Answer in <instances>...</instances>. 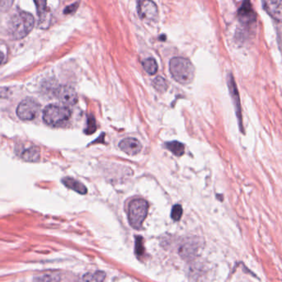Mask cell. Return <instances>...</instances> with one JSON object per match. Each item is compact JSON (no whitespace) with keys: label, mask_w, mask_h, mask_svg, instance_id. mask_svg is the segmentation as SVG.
Listing matches in <instances>:
<instances>
[{"label":"cell","mask_w":282,"mask_h":282,"mask_svg":"<svg viewBox=\"0 0 282 282\" xmlns=\"http://www.w3.org/2000/svg\"><path fill=\"white\" fill-rule=\"evenodd\" d=\"M35 24L33 16L27 12H18L8 22V33L13 40H21L30 33Z\"/></svg>","instance_id":"6da1fadb"},{"label":"cell","mask_w":282,"mask_h":282,"mask_svg":"<svg viewBox=\"0 0 282 282\" xmlns=\"http://www.w3.org/2000/svg\"><path fill=\"white\" fill-rule=\"evenodd\" d=\"M169 70L173 79L179 84H191L195 76V69L191 61L183 57H175L170 61Z\"/></svg>","instance_id":"7a4b0ae2"},{"label":"cell","mask_w":282,"mask_h":282,"mask_svg":"<svg viewBox=\"0 0 282 282\" xmlns=\"http://www.w3.org/2000/svg\"><path fill=\"white\" fill-rule=\"evenodd\" d=\"M70 117H71V112L65 106L51 104L44 109V122L54 127L61 126L65 124Z\"/></svg>","instance_id":"3957f363"},{"label":"cell","mask_w":282,"mask_h":282,"mask_svg":"<svg viewBox=\"0 0 282 282\" xmlns=\"http://www.w3.org/2000/svg\"><path fill=\"white\" fill-rule=\"evenodd\" d=\"M147 201L142 199H135L130 201L128 207V219L132 228L140 229L147 216Z\"/></svg>","instance_id":"277c9868"},{"label":"cell","mask_w":282,"mask_h":282,"mask_svg":"<svg viewBox=\"0 0 282 282\" xmlns=\"http://www.w3.org/2000/svg\"><path fill=\"white\" fill-rule=\"evenodd\" d=\"M16 112L22 121H31L37 117L40 112V105L36 100L26 98L19 103Z\"/></svg>","instance_id":"5b68a950"},{"label":"cell","mask_w":282,"mask_h":282,"mask_svg":"<svg viewBox=\"0 0 282 282\" xmlns=\"http://www.w3.org/2000/svg\"><path fill=\"white\" fill-rule=\"evenodd\" d=\"M227 84L229 87V94L231 96L233 103H234L235 112H236L237 118L239 121V129L242 132L244 133V124H243V115H242L241 103H240V97H239V90L237 87L236 83L234 80L233 74H229L227 78Z\"/></svg>","instance_id":"8992f818"},{"label":"cell","mask_w":282,"mask_h":282,"mask_svg":"<svg viewBox=\"0 0 282 282\" xmlns=\"http://www.w3.org/2000/svg\"><path fill=\"white\" fill-rule=\"evenodd\" d=\"M138 13L144 20L156 21L158 19V10L152 0H138Z\"/></svg>","instance_id":"52a82bcc"},{"label":"cell","mask_w":282,"mask_h":282,"mask_svg":"<svg viewBox=\"0 0 282 282\" xmlns=\"http://www.w3.org/2000/svg\"><path fill=\"white\" fill-rule=\"evenodd\" d=\"M238 18L244 26H251L257 21V15L250 0H245L238 11Z\"/></svg>","instance_id":"ba28073f"},{"label":"cell","mask_w":282,"mask_h":282,"mask_svg":"<svg viewBox=\"0 0 282 282\" xmlns=\"http://www.w3.org/2000/svg\"><path fill=\"white\" fill-rule=\"evenodd\" d=\"M56 97L61 101L62 103L67 106H73L76 104L78 102V95L75 90L72 87L60 86L56 90Z\"/></svg>","instance_id":"9c48e42d"},{"label":"cell","mask_w":282,"mask_h":282,"mask_svg":"<svg viewBox=\"0 0 282 282\" xmlns=\"http://www.w3.org/2000/svg\"><path fill=\"white\" fill-rule=\"evenodd\" d=\"M264 10L274 20L282 23V0H262Z\"/></svg>","instance_id":"30bf717a"},{"label":"cell","mask_w":282,"mask_h":282,"mask_svg":"<svg viewBox=\"0 0 282 282\" xmlns=\"http://www.w3.org/2000/svg\"><path fill=\"white\" fill-rule=\"evenodd\" d=\"M119 147L123 152L127 155H138L141 151L142 145L140 141L135 138H126L121 141Z\"/></svg>","instance_id":"8fae6325"},{"label":"cell","mask_w":282,"mask_h":282,"mask_svg":"<svg viewBox=\"0 0 282 282\" xmlns=\"http://www.w3.org/2000/svg\"><path fill=\"white\" fill-rule=\"evenodd\" d=\"M36 4V11L40 18L39 26L41 28H46L49 25L48 9H47V2L46 0H34Z\"/></svg>","instance_id":"7c38bea8"},{"label":"cell","mask_w":282,"mask_h":282,"mask_svg":"<svg viewBox=\"0 0 282 282\" xmlns=\"http://www.w3.org/2000/svg\"><path fill=\"white\" fill-rule=\"evenodd\" d=\"M62 183L65 187L71 189L73 191H76L81 195H85L88 192L86 187L80 183L79 181L75 180L72 178H64L62 179Z\"/></svg>","instance_id":"4fadbf2b"},{"label":"cell","mask_w":282,"mask_h":282,"mask_svg":"<svg viewBox=\"0 0 282 282\" xmlns=\"http://www.w3.org/2000/svg\"><path fill=\"white\" fill-rule=\"evenodd\" d=\"M198 249V244L195 242H188L179 249V254L183 257L190 258L193 257Z\"/></svg>","instance_id":"5bb4252c"},{"label":"cell","mask_w":282,"mask_h":282,"mask_svg":"<svg viewBox=\"0 0 282 282\" xmlns=\"http://www.w3.org/2000/svg\"><path fill=\"white\" fill-rule=\"evenodd\" d=\"M23 160L27 162H37L40 158V150L37 147H31L22 155Z\"/></svg>","instance_id":"9a60e30c"},{"label":"cell","mask_w":282,"mask_h":282,"mask_svg":"<svg viewBox=\"0 0 282 282\" xmlns=\"http://www.w3.org/2000/svg\"><path fill=\"white\" fill-rule=\"evenodd\" d=\"M106 278V273L97 271L94 273H86L83 276L82 282H103Z\"/></svg>","instance_id":"2e32d148"},{"label":"cell","mask_w":282,"mask_h":282,"mask_svg":"<svg viewBox=\"0 0 282 282\" xmlns=\"http://www.w3.org/2000/svg\"><path fill=\"white\" fill-rule=\"evenodd\" d=\"M61 277L56 273H44L34 277L33 282H60Z\"/></svg>","instance_id":"e0dca14e"},{"label":"cell","mask_w":282,"mask_h":282,"mask_svg":"<svg viewBox=\"0 0 282 282\" xmlns=\"http://www.w3.org/2000/svg\"><path fill=\"white\" fill-rule=\"evenodd\" d=\"M143 68L150 75H154L158 71V64L155 59H146L143 61Z\"/></svg>","instance_id":"ac0fdd59"},{"label":"cell","mask_w":282,"mask_h":282,"mask_svg":"<svg viewBox=\"0 0 282 282\" xmlns=\"http://www.w3.org/2000/svg\"><path fill=\"white\" fill-rule=\"evenodd\" d=\"M165 146L168 150H170L171 152L173 153V155H177V156H182L184 154V150H185L184 145L178 141H171V142L167 143Z\"/></svg>","instance_id":"d6986e66"},{"label":"cell","mask_w":282,"mask_h":282,"mask_svg":"<svg viewBox=\"0 0 282 282\" xmlns=\"http://www.w3.org/2000/svg\"><path fill=\"white\" fill-rule=\"evenodd\" d=\"M153 85L157 91L160 92V93H164V92L167 91L168 87V82L166 81V79H163L162 77H157L153 81Z\"/></svg>","instance_id":"ffe728a7"},{"label":"cell","mask_w":282,"mask_h":282,"mask_svg":"<svg viewBox=\"0 0 282 282\" xmlns=\"http://www.w3.org/2000/svg\"><path fill=\"white\" fill-rule=\"evenodd\" d=\"M182 216H183V207L180 205H175L172 209L171 217L174 221H178L180 220Z\"/></svg>","instance_id":"44dd1931"},{"label":"cell","mask_w":282,"mask_h":282,"mask_svg":"<svg viewBox=\"0 0 282 282\" xmlns=\"http://www.w3.org/2000/svg\"><path fill=\"white\" fill-rule=\"evenodd\" d=\"M96 131V122L94 119V117H89L88 118V122H87V127L85 130V133L88 135H92L93 133Z\"/></svg>","instance_id":"7402d4cb"},{"label":"cell","mask_w":282,"mask_h":282,"mask_svg":"<svg viewBox=\"0 0 282 282\" xmlns=\"http://www.w3.org/2000/svg\"><path fill=\"white\" fill-rule=\"evenodd\" d=\"M145 252V248L143 244V239L141 237H137L135 240V252L138 256H142Z\"/></svg>","instance_id":"603a6c76"},{"label":"cell","mask_w":282,"mask_h":282,"mask_svg":"<svg viewBox=\"0 0 282 282\" xmlns=\"http://www.w3.org/2000/svg\"><path fill=\"white\" fill-rule=\"evenodd\" d=\"M79 2H77V3H73L71 5L68 6L67 8H64V14H71V13H74V12L78 9V8H79Z\"/></svg>","instance_id":"cb8c5ba5"},{"label":"cell","mask_w":282,"mask_h":282,"mask_svg":"<svg viewBox=\"0 0 282 282\" xmlns=\"http://www.w3.org/2000/svg\"><path fill=\"white\" fill-rule=\"evenodd\" d=\"M12 0H1L0 1V8H10V5L12 4Z\"/></svg>","instance_id":"d4e9b609"},{"label":"cell","mask_w":282,"mask_h":282,"mask_svg":"<svg viewBox=\"0 0 282 282\" xmlns=\"http://www.w3.org/2000/svg\"><path fill=\"white\" fill-rule=\"evenodd\" d=\"M3 59H4V55L2 52H0V64L3 62Z\"/></svg>","instance_id":"484cf974"}]
</instances>
